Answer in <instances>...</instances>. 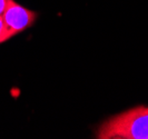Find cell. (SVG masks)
I'll list each match as a JSON object with an SVG mask.
<instances>
[{"label": "cell", "mask_w": 148, "mask_h": 139, "mask_svg": "<svg viewBox=\"0 0 148 139\" xmlns=\"http://www.w3.org/2000/svg\"><path fill=\"white\" fill-rule=\"evenodd\" d=\"M97 139H148V106H137L99 125Z\"/></svg>", "instance_id": "cell-1"}, {"label": "cell", "mask_w": 148, "mask_h": 139, "mask_svg": "<svg viewBox=\"0 0 148 139\" xmlns=\"http://www.w3.org/2000/svg\"><path fill=\"white\" fill-rule=\"evenodd\" d=\"M1 17L10 36L15 37L31 28L37 20L38 14L21 6L16 0H7V5Z\"/></svg>", "instance_id": "cell-2"}, {"label": "cell", "mask_w": 148, "mask_h": 139, "mask_svg": "<svg viewBox=\"0 0 148 139\" xmlns=\"http://www.w3.org/2000/svg\"><path fill=\"white\" fill-rule=\"evenodd\" d=\"M12 37L10 36V34H9V31H8V28L7 26H6V23L3 21V19H2V17L0 16V45L3 44V42H6L8 41L9 39H11Z\"/></svg>", "instance_id": "cell-3"}, {"label": "cell", "mask_w": 148, "mask_h": 139, "mask_svg": "<svg viewBox=\"0 0 148 139\" xmlns=\"http://www.w3.org/2000/svg\"><path fill=\"white\" fill-rule=\"evenodd\" d=\"M6 5H7V0H0V16L2 15V12L6 8Z\"/></svg>", "instance_id": "cell-4"}]
</instances>
